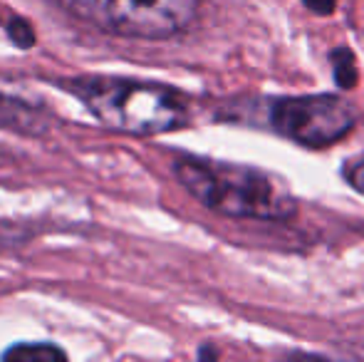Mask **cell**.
<instances>
[{
    "label": "cell",
    "mask_w": 364,
    "mask_h": 362,
    "mask_svg": "<svg viewBox=\"0 0 364 362\" xmlns=\"http://www.w3.org/2000/svg\"><path fill=\"white\" fill-rule=\"evenodd\" d=\"M350 181H352V186H355L357 191L364 193V159L360 161V164H355V169L350 171Z\"/></svg>",
    "instance_id": "30bf717a"
},
{
    "label": "cell",
    "mask_w": 364,
    "mask_h": 362,
    "mask_svg": "<svg viewBox=\"0 0 364 362\" xmlns=\"http://www.w3.org/2000/svg\"><path fill=\"white\" fill-rule=\"evenodd\" d=\"M302 3L317 15H330V13H335V8H337V0H302Z\"/></svg>",
    "instance_id": "9c48e42d"
},
{
    "label": "cell",
    "mask_w": 364,
    "mask_h": 362,
    "mask_svg": "<svg viewBox=\"0 0 364 362\" xmlns=\"http://www.w3.org/2000/svg\"><path fill=\"white\" fill-rule=\"evenodd\" d=\"M75 18L136 40H166L196 20L201 0H55Z\"/></svg>",
    "instance_id": "3957f363"
},
{
    "label": "cell",
    "mask_w": 364,
    "mask_h": 362,
    "mask_svg": "<svg viewBox=\"0 0 364 362\" xmlns=\"http://www.w3.org/2000/svg\"><path fill=\"white\" fill-rule=\"evenodd\" d=\"M50 127L53 117L45 107L0 90V129L20 137H45Z\"/></svg>",
    "instance_id": "5b68a950"
},
{
    "label": "cell",
    "mask_w": 364,
    "mask_h": 362,
    "mask_svg": "<svg viewBox=\"0 0 364 362\" xmlns=\"http://www.w3.org/2000/svg\"><path fill=\"white\" fill-rule=\"evenodd\" d=\"M3 360H20V362H55V360H68V353H65L60 345L55 343H20L13 345L3 353Z\"/></svg>",
    "instance_id": "8992f818"
},
{
    "label": "cell",
    "mask_w": 364,
    "mask_h": 362,
    "mask_svg": "<svg viewBox=\"0 0 364 362\" xmlns=\"http://www.w3.org/2000/svg\"><path fill=\"white\" fill-rule=\"evenodd\" d=\"M58 87L80 100L100 124L122 134H166L188 122L186 97L159 82L114 75H77L58 80Z\"/></svg>",
    "instance_id": "7a4b0ae2"
},
{
    "label": "cell",
    "mask_w": 364,
    "mask_h": 362,
    "mask_svg": "<svg viewBox=\"0 0 364 362\" xmlns=\"http://www.w3.org/2000/svg\"><path fill=\"white\" fill-rule=\"evenodd\" d=\"M332 75H335V82L345 90H352L360 78V70L355 65V55L347 48H337L332 53Z\"/></svg>",
    "instance_id": "52a82bcc"
},
{
    "label": "cell",
    "mask_w": 364,
    "mask_h": 362,
    "mask_svg": "<svg viewBox=\"0 0 364 362\" xmlns=\"http://www.w3.org/2000/svg\"><path fill=\"white\" fill-rule=\"evenodd\" d=\"M171 171L201 206L220 216L285 221L297 211L288 181L258 166L178 156L173 159Z\"/></svg>",
    "instance_id": "6da1fadb"
},
{
    "label": "cell",
    "mask_w": 364,
    "mask_h": 362,
    "mask_svg": "<svg viewBox=\"0 0 364 362\" xmlns=\"http://www.w3.org/2000/svg\"><path fill=\"white\" fill-rule=\"evenodd\" d=\"M198 358H216L213 350H198Z\"/></svg>",
    "instance_id": "8fae6325"
},
{
    "label": "cell",
    "mask_w": 364,
    "mask_h": 362,
    "mask_svg": "<svg viewBox=\"0 0 364 362\" xmlns=\"http://www.w3.org/2000/svg\"><path fill=\"white\" fill-rule=\"evenodd\" d=\"M357 112L335 95L278 97L265 105V127L305 147H330L352 132Z\"/></svg>",
    "instance_id": "277c9868"
},
{
    "label": "cell",
    "mask_w": 364,
    "mask_h": 362,
    "mask_svg": "<svg viewBox=\"0 0 364 362\" xmlns=\"http://www.w3.org/2000/svg\"><path fill=\"white\" fill-rule=\"evenodd\" d=\"M5 33H8L10 43L18 45V48H23V50H30L35 45V40H38V35H35L30 20L20 18V15H15V18L8 20V25H5Z\"/></svg>",
    "instance_id": "ba28073f"
}]
</instances>
